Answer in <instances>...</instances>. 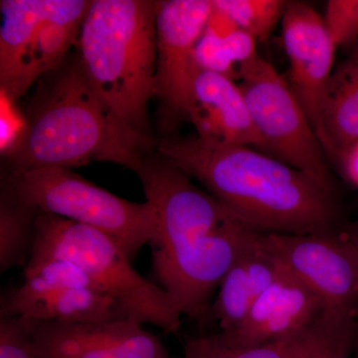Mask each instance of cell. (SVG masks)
Instances as JSON below:
<instances>
[{
	"label": "cell",
	"instance_id": "obj_1",
	"mask_svg": "<svg viewBox=\"0 0 358 358\" xmlns=\"http://www.w3.org/2000/svg\"><path fill=\"white\" fill-rule=\"evenodd\" d=\"M155 150L196 179L238 220L264 234L338 230L334 190L256 148L167 136Z\"/></svg>",
	"mask_w": 358,
	"mask_h": 358
},
{
	"label": "cell",
	"instance_id": "obj_2",
	"mask_svg": "<svg viewBox=\"0 0 358 358\" xmlns=\"http://www.w3.org/2000/svg\"><path fill=\"white\" fill-rule=\"evenodd\" d=\"M24 114L20 143L4 157L9 173L71 169L109 162L133 171L157 141L134 133L101 101L77 53L37 82Z\"/></svg>",
	"mask_w": 358,
	"mask_h": 358
},
{
	"label": "cell",
	"instance_id": "obj_3",
	"mask_svg": "<svg viewBox=\"0 0 358 358\" xmlns=\"http://www.w3.org/2000/svg\"><path fill=\"white\" fill-rule=\"evenodd\" d=\"M157 4L92 0L76 45L82 70L101 101L147 138H152L148 106L157 72Z\"/></svg>",
	"mask_w": 358,
	"mask_h": 358
},
{
	"label": "cell",
	"instance_id": "obj_4",
	"mask_svg": "<svg viewBox=\"0 0 358 358\" xmlns=\"http://www.w3.org/2000/svg\"><path fill=\"white\" fill-rule=\"evenodd\" d=\"M56 257L80 266L102 293L114 299L128 319L178 333L181 315L169 294L131 266L115 240L95 229L49 213H40L30 259Z\"/></svg>",
	"mask_w": 358,
	"mask_h": 358
},
{
	"label": "cell",
	"instance_id": "obj_5",
	"mask_svg": "<svg viewBox=\"0 0 358 358\" xmlns=\"http://www.w3.org/2000/svg\"><path fill=\"white\" fill-rule=\"evenodd\" d=\"M1 186L39 213L53 214L109 235L131 259L157 237V219L148 202L122 199L71 169L6 171Z\"/></svg>",
	"mask_w": 358,
	"mask_h": 358
},
{
	"label": "cell",
	"instance_id": "obj_6",
	"mask_svg": "<svg viewBox=\"0 0 358 358\" xmlns=\"http://www.w3.org/2000/svg\"><path fill=\"white\" fill-rule=\"evenodd\" d=\"M237 83L260 138L259 150L334 190L324 148L286 78L257 54L240 67Z\"/></svg>",
	"mask_w": 358,
	"mask_h": 358
},
{
	"label": "cell",
	"instance_id": "obj_7",
	"mask_svg": "<svg viewBox=\"0 0 358 358\" xmlns=\"http://www.w3.org/2000/svg\"><path fill=\"white\" fill-rule=\"evenodd\" d=\"M258 233L234 218L199 239L152 250L155 277L181 315H206L212 293Z\"/></svg>",
	"mask_w": 358,
	"mask_h": 358
},
{
	"label": "cell",
	"instance_id": "obj_8",
	"mask_svg": "<svg viewBox=\"0 0 358 358\" xmlns=\"http://www.w3.org/2000/svg\"><path fill=\"white\" fill-rule=\"evenodd\" d=\"M265 248L324 301L358 322V246L350 233L264 234Z\"/></svg>",
	"mask_w": 358,
	"mask_h": 358
},
{
	"label": "cell",
	"instance_id": "obj_9",
	"mask_svg": "<svg viewBox=\"0 0 358 358\" xmlns=\"http://www.w3.org/2000/svg\"><path fill=\"white\" fill-rule=\"evenodd\" d=\"M212 0H164L157 4L155 98L166 131L188 120L195 80L201 68L196 47L205 31Z\"/></svg>",
	"mask_w": 358,
	"mask_h": 358
},
{
	"label": "cell",
	"instance_id": "obj_10",
	"mask_svg": "<svg viewBox=\"0 0 358 358\" xmlns=\"http://www.w3.org/2000/svg\"><path fill=\"white\" fill-rule=\"evenodd\" d=\"M133 171L140 178L157 219L152 250L171 249L199 239L235 218L157 150L143 155Z\"/></svg>",
	"mask_w": 358,
	"mask_h": 358
},
{
	"label": "cell",
	"instance_id": "obj_11",
	"mask_svg": "<svg viewBox=\"0 0 358 358\" xmlns=\"http://www.w3.org/2000/svg\"><path fill=\"white\" fill-rule=\"evenodd\" d=\"M27 320L38 358H171L157 336L131 319L94 324Z\"/></svg>",
	"mask_w": 358,
	"mask_h": 358
},
{
	"label": "cell",
	"instance_id": "obj_12",
	"mask_svg": "<svg viewBox=\"0 0 358 358\" xmlns=\"http://www.w3.org/2000/svg\"><path fill=\"white\" fill-rule=\"evenodd\" d=\"M282 36L289 59L287 81L320 138L322 107L338 47L322 16L305 2L289 1L282 20Z\"/></svg>",
	"mask_w": 358,
	"mask_h": 358
},
{
	"label": "cell",
	"instance_id": "obj_13",
	"mask_svg": "<svg viewBox=\"0 0 358 358\" xmlns=\"http://www.w3.org/2000/svg\"><path fill=\"white\" fill-rule=\"evenodd\" d=\"M324 310L319 296L282 265L277 279L254 301L243 322L234 331L220 333L233 345H265L299 333Z\"/></svg>",
	"mask_w": 358,
	"mask_h": 358
},
{
	"label": "cell",
	"instance_id": "obj_14",
	"mask_svg": "<svg viewBox=\"0 0 358 358\" xmlns=\"http://www.w3.org/2000/svg\"><path fill=\"white\" fill-rule=\"evenodd\" d=\"M188 120L201 140L260 150L261 141L235 80L201 70L195 80Z\"/></svg>",
	"mask_w": 358,
	"mask_h": 358
},
{
	"label": "cell",
	"instance_id": "obj_15",
	"mask_svg": "<svg viewBox=\"0 0 358 358\" xmlns=\"http://www.w3.org/2000/svg\"><path fill=\"white\" fill-rule=\"evenodd\" d=\"M0 315L32 320L94 324L128 319L117 301L91 289L50 286L24 280L18 288L2 294Z\"/></svg>",
	"mask_w": 358,
	"mask_h": 358
},
{
	"label": "cell",
	"instance_id": "obj_16",
	"mask_svg": "<svg viewBox=\"0 0 358 358\" xmlns=\"http://www.w3.org/2000/svg\"><path fill=\"white\" fill-rule=\"evenodd\" d=\"M90 0H57L50 16L39 28L21 57L13 79L1 94L16 103L28 89L56 69L77 45Z\"/></svg>",
	"mask_w": 358,
	"mask_h": 358
},
{
	"label": "cell",
	"instance_id": "obj_17",
	"mask_svg": "<svg viewBox=\"0 0 358 358\" xmlns=\"http://www.w3.org/2000/svg\"><path fill=\"white\" fill-rule=\"evenodd\" d=\"M320 143L336 159L358 140V52L334 72L322 113Z\"/></svg>",
	"mask_w": 358,
	"mask_h": 358
},
{
	"label": "cell",
	"instance_id": "obj_18",
	"mask_svg": "<svg viewBox=\"0 0 358 358\" xmlns=\"http://www.w3.org/2000/svg\"><path fill=\"white\" fill-rule=\"evenodd\" d=\"M57 0H1L0 88L13 79L18 63Z\"/></svg>",
	"mask_w": 358,
	"mask_h": 358
},
{
	"label": "cell",
	"instance_id": "obj_19",
	"mask_svg": "<svg viewBox=\"0 0 358 358\" xmlns=\"http://www.w3.org/2000/svg\"><path fill=\"white\" fill-rule=\"evenodd\" d=\"M322 320V315L299 333L256 346L233 345L221 333L190 338L186 341L183 358H300L319 338Z\"/></svg>",
	"mask_w": 358,
	"mask_h": 358
},
{
	"label": "cell",
	"instance_id": "obj_20",
	"mask_svg": "<svg viewBox=\"0 0 358 358\" xmlns=\"http://www.w3.org/2000/svg\"><path fill=\"white\" fill-rule=\"evenodd\" d=\"M39 212L1 186L0 197V272L24 268L29 262Z\"/></svg>",
	"mask_w": 358,
	"mask_h": 358
},
{
	"label": "cell",
	"instance_id": "obj_21",
	"mask_svg": "<svg viewBox=\"0 0 358 358\" xmlns=\"http://www.w3.org/2000/svg\"><path fill=\"white\" fill-rule=\"evenodd\" d=\"M257 40L237 30L227 37L203 33L196 47V60L201 70L218 73L237 82L240 67L255 57Z\"/></svg>",
	"mask_w": 358,
	"mask_h": 358
},
{
	"label": "cell",
	"instance_id": "obj_22",
	"mask_svg": "<svg viewBox=\"0 0 358 358\" xmlns=\"http://www.w3.org/2000/svg\"><path fill=\"white\" fill-rule=\"evenodd\" d=\"M246 249L224 278L217 299L212 307L221 331H231L237 329L246 319L254 301L258 299L247 271L245 260Z\"/></svg>",
	"mask_w": 358,
	"mask_h": 358
},
{
	"label": "cell",
	"instance_id": "obj_23",
	"mask_svg": "<svg viewBox=\"0 0 358 358\" xmlns=\"http://www.w3.org/2000/svg\"><path fill=\"white\" fill-rule=\"evenodd\" d=\"M214 6L228 14L242 31L257 41H266L284 17L286 0H212Z\"/></svg>",
	"mask_w": 358,
	"mask_h": 358
},
{
	"label": "cell",
	"instance_id": "obj_24",
	"mask_svg": "<svg viewBox=\"0 0 358 358\" xmlns=\"http://www.w3.org/2000/svg\"><path fill=\"white\" fill-rule=\"evenodd\" d=\"M24 279L50 286L91 289L102 293L80 266L67 259L56 257L30 259L24 268Z\"/></svg>",
	"mask_w": 358,
	"mask_h": 358
},
{
	"label": "cell",
	"instance_id": "obj_25",
	"mask_svg": "<svg viewBox=\"0 0 358 358\" xmlns=\"http://www.w3.org/2000/svg\"><path fill=\"white\" fill-rule=\"evenodd\" d=\"M324 319L319 338L300 358H350L357 345V324L329 310H324Z\"/></svg>",
	"mask_w": 358,
	"mask_h": 358
},
{
	"label": "cell",
	"instance_id": "obj_26",
	"mask_svg": "<svg viewBox=\"0 0 358 358\" xmlns=\"http://www.w3.org/2000/svg\"><path fill=\"white\" fill-rule=\"evenodd\" d=\"M322 20L336 47L352 44L358 36V0H329Z\"/></svg>",
	"mask_w": 358,
	"mask_h": 358
},
{
	"label": "cell",
	"instance_id": "obj_27",
	"mask_svg": "<svg viewBox=\"0 0 358 358\" xmlns=\"http://www.w3.org/2000/svg\"><path fill=\"white\" fill-rule=\"evenodd\" d=\"M0 358H38L25 317L0 315Z\"/></svg>",
	"mask_w": 358,
	"mask_h": 358
},
{
	"label": "cell",
	"instance_id": "obj_28",
	"mask_svg": "<svg viewBox=\"0 0 358 358\" xmlns=\"http://www.w3.org/2000/svg\"><path fill=\"white\" fill-rule=\"evenodd\" d=\"M0 152L2 157L13 152L24 133L25 117L15 108V103L1 94V117H0Z\"/></svg>",
	"mask_w": 358,
	"mask_h": 358
},
{
	"label": "cell",
	"instance_id": "obj_29",
	"mask_svg": "<svg viewBox=\"0 0 358 358\" xmlns=\"http://www.w3.org/2000/svg\"><path fill=\"white\" fill-rule=\"evenodd\" d=\"M338 160L345 178L358 187V140L355 141Z\"/></svg>",
	"mask_w": 358,
	"mask_h": 358
},
{
	"label": "cell",
	"instance_id": "obj_30",
	"mask_svg": "<svg viewBox=\"0 0 358 358\" xmlns=\"http://www.w3.org/2000/svg\"><path fill=\"white\" fill-rule=\"evenodd\" d=\"M350 236L352 237V239L355 240V243L357 244L358 246V222L353 226L352 228H350V230L348 231ZM357 343H358V322H357Z\"/></svg>",
	"mask_w": 358,
	"mask_h": 358
}]
</instances>
